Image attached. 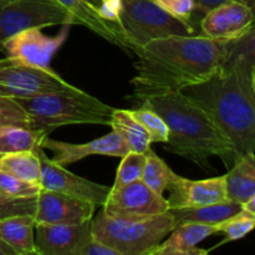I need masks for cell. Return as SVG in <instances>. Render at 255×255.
Returning a JSON list of instances; mask_svg holds the SVG:
<instances>
[{
  "mask_svg": "<svg viewBox=\"0 0 255 255\" xmlns=\"http://www.w3.org/2000/svg\"><path fill=\"white\" fill-rule=\"evenodd\" d=\"M232 41L201 34L168 36L133 50L136 75L131 80L133 92L129 99L143 102L209 79L224 66Z\"/></svg>",
  "mask_w": 255,
  "mask_h": 255,
  "instance_id": "6da1fadb",
  "label": "cell"
},
{
  "mask_svg": "<svg viewBox=\"0 0 255 255\" xmlns=\"http://www.w3.org/2000/svg\"><path fill=\"white\" fill-rule=\"evenodd\" d=\"M179 92L203 109L228 137L236 158L254 153L255 94L251 75L223 66L209 79Z\"/></svg>",
  "mask_w": 255,
  "mask_h": 255,
  "instance_id": "7a4b0ae2",
  "label": "cell"
},
{
  "mask_svg": "<svg viewBox=\"0 0 255 255\" xmlns=\"http://www.w3.org/2000/svg\"><path fill=\"white\" fill-rule=\"evenodd\" d=\"M142 105L156 111L168 126L164 149L209 169L208 159L217 156L226 163L236 161L228 137L203 109L182 92L152 97Z\"/></svg>",
  "mask_w": 255,
  "mask_h": 255,
  "instance_id": "3957f363",
  "label": "cell"
},
{
  "mask_svg": "<svg viewBox=\"0 0 255 255\" xmlns=\"http://www.w3.org/2000/svg\"><path fill=\"white\" fill-rule=\"evenodd\" d=\"M16 101L26 112L30 127L47 133L57 127L70 125L110 126L115 110L77 87Z\"/></svg>",
  "mask_w": 255,
  "mask_h": 255,
  "instance_id": "277c9868",
  "label": "cell"
},
{
  "mask_svg": "<svg viewBox=\"0 0 255 255\" xmlns=\"http://www.w3.org/2000/svg\"><path fill=\"white\" fill-rule=\"evenodd\" d=\"M176 227L171 212L143 218H119L104 212L91 221V234L120 255H151Z\"/></svg>",
  "mask_w": 255,
  "mask_h": 255,
  "instance_id": "5b68a950",
  "label": "cell"
},
{
  "mask_svg": "<svg viewBox=\"0 0 255 255\" xmlns=\"http://www.w3.org/2000/svg\"><path fill=\"white\" fill-rule=\"evenodd\" d=\"M117 24L132 54L153 40L199 34L192 22L173 16L153 0H120Z\"/></svg>",
  "mask_w": 255,
  "mask_h": 255,
  "instance_id": "8992f818",
  "label": "cell"
},
{
  "mask_svg": "<svg viewBox=\"0 0 255 255\" xmlns=\"http://www.w3.org/2000/svg\"><path fill=\"white\" fill-rule=\"evenodd\" d=\"M77 24L57 0H11L0 5V51L6 37L31 27Z\"/></svg>",
  "mask_w": 255,
  "mask_h": 255,
  "instance_id": "52a82bcc",
  "label": "cell"
},
{
  "mask_svg": "<svg viewBox=\"0 0 255 255\" xmlns=\"http://www.w3.org/2000/svg\"><path fill=\"white\" fill-rule=\"evenodd\" d=\"M74 87L52 69L29 66L6 56L0 59V97L30 99Z\"/></svg>",
  "mask_w": 255,
  "mask_h": 255,
  "instance_id": "ba28073f",
  "label": "cell"
},
{
  "mask_svg": "<svg viewBox=\"0 0 255 255\" xmlns=\"http://www.w3.org/2000/svg\"><path fill=\"white\" fill-rule=\"evenodd\" d=\"M71 25H64L56 36H46L39 27L22 30L1 42V51L6 57L29 66L51 69V60L66 41Z\"/></svg>",
  "mask_w": 255,
  "mask_h": 255,
  "instance_id": "9c48e42d",
  "label": "cell"
},
{
  "mask_svg": "<svg viewBox=\"0 0 255 255\" xmlns=\"http://www.w3.org/2000/svg\"><path fill=\"white\" fill-rule=\"evenodd\" d=\"M35 151L39 154L41 163L40 186L44 191L57 192L65 196L87 201L96 207L104 206L111 188L76 176L61 164L55 163L46 156L41 146L37 147Z\"/></svg>",
  "mask_w": 255,
  "mask_h": 255,
  "instance_id": "30bf717a",
  "label": "cell"
},
{
  "mask_svg": "<svg viewBox=\"0 0 255 255\" xmlns=\"http://www.w3.org/2000/svg\"><path fill=\"white\" fill-rule=\"evenodd\" d=\"M106 216L119 218H143L169 211L167 198L152 191L142 181L133 182L119 189H111L102 206Z\"/></svg>",
  "mask_w": 255,
  "mask_h": 255,
  "instance_id": "8fae6325",
  "label": "cell"
},
{
  "mask_svg": "<svg viewBox=\"0 0 255 255\" xmlns=\"http://www.w3.org/2000/svg\"><path fill=\"white\" fill-rule=\"evenodd\" d=\"M255 15L247 2L231 0L209 10L199 21V34L214 40H237L254 26Z\"/></svg>",
  "mask_w": 255,
  "mask_h": 255,
  "instance_id": "7c38bea8",
  "label": "cell"
},
{
  "mask_svg": "<svg viewBox=\"0 0 255 255\" xmlns=\"http://www.w3.org/2000/svg\"><path fill=\"white\" fill-rule=\"evenodd\" d=\"M96 206L87 201L42 189L36 199V224H81L94 218Z\"/></svg>",
  "mask_w": 255,
  "mask_h": 255,
  "instance_id": "4fadbf2b",
  "label": "cell"
},
{
  "mask_svg": "<svg viewBox=\"0 0 255 255\" xmlns=\"http://www.w3.org/2000/svg\"><path fill=\"white\" fill-rule=\"evenodd\" d=\"M41 147L51 152L52 161L61 166L75 163L89 156L124 157L129 152L124 139L114 129L110 133L87 143H69V142L55 141L46 136L42 141Z\"/></svg>",
  "mask_w": 255,
  "mask_h": 255,
  "instance_id": "5bb4252c",
  "label": "cell"
},
{
  "mask_svg": "<svg viewBox=\"0 0 255 255\" xmlns=\"http://www.w3.org/2000/svg\"><path fill=\"white\" fill-rule=\"evenodd\" d=\"M91 236V221L81 224H35L37 255H79Z\"/></svg>",
  "mask_w": 255,
  "mask_h": 255,
  "instance_id": "9a60e30c",
  "label": "cell"
},
{
  "mask_svg": "<svg viewBox=\"0 0 255 255\" xmlns=\"http://www.w3.org/2000/svg\"><path fill=\"white\" fill-rule=\"evenodd\" d=\"M167 191L169 209L207 206L228 199L224 176L192 181L176 174Z\"/></svg>",
  "mask_w": 255,
  "mask_h": 255,
  "instance_id": "2e32d148",
  "label": "cell"
},
{
  "mask_svg": "<svg viewBox=\"0 0 255 255\" xmlns=\"http://www.w3.org/2000/svg\"><path fill=\"white\" fill-rule=\"evenodd\" d=\"M214 233H218L217 226L202 223L178 224L158 247L151 252V255H204L209 251L197 248V244Z\"/></svg>",
  "mask_w": 255,
  "mask_h": 255,
  "instance_id": "e0dca14e",
  "label": "cell"
},
{
  "mask_svg": "<svg viewBox=\"0 0 255 255\" xmlns=\"http://www.w3.org/2000/svg\"><path fill=\"white\" fill-rule=\"evenodd\" d=\"M57 1L74 15L77 25H82L91 31L96 32L102 39L116 45L124 51L131 52L125 41L124 32L119 24L105 16L100 10L89 4L86 0H57Z\"/></svg>",
  "mask_w": 255,
  "mask_h": 255,
  "instance_id": "ac0fdd59",
  "label": "cell"
},
{
  "mask_svg": "<svg viewBox=\"0 0 255 255\" xmlns=\"http://www.w3.org/2000/svg\"><path fill=\"white\" fill-rule=\"evenodd\" d=\"M35 224L32 214L0 219V239L16 255H37L35 247Z\"/></svg>",
  "mask_w": 255,
  "mask_h": 255,
  "instance_id": "d6986e66",
  "label": "cell"
},
{
  "mask_svg": "<svg viewBox=\"0 0 255 255\" xmlns=\"http://www.w3.org/2000/svg\"><path fill=\"white\" fill-rule=\"evenodd\" d=\"M226 188L228 199L246 204L255 196V156L254 153L237 157L227 174Z\"/></svg>",
  "mask_w": 255,
  "mask_h": 255,
  "instance_id": "ffe728a7",
  "label": "cell"
},
{
  "mask_svg": "<svg viewBox=\"0 0 255 255\" xmlns=\"http://www.w3.org/2000/svg\"><path fill=\"white\" fill-rule=\"evenodd\" d=\"M243 209V204L231 201V199H227V201L207 204V206L169 209V212H171L172 217H173L176 226L186 223V222L218 226L219 223L227 221L231 217L236 216L237 213H239Z\"/></svg>",
  "mask_w": 255,
  "mask_h": 255,
  "instance_id": "44dd1931",
  "label": "cell"
},
{
  "mask_svg": "<svg viewBox=\"0 0 255 255\" xmlns=\"http://www.w3.org/2000/svg\"><path fill=\"white\" fill-rule=\"evenodd\" d=\"M111 128L121 136L129 152H144L151 148L152 139L148 132L131 115L129 110L115 109L112 112Z\"/></svg>",
  "mask_w": 255,
  "mask_h": 255,
  "instance_id": "7402d4cb",
  "label": "cell"
},
{
  "mask_svg": "<svg viewBox=\"0 0 255 255\" xmlns=\"http://www.w3.org/2000/svg\"><path fill=\"white\" fill-rule=\"evenodd\" d=\"M47 134L49 133L42 129H34L30 127H0V154L34 151L41 146Z\"/></svg>",
  "mask_w": 255,
  "mask_h": 255,
  "instance_id": "603a6c76",
  "label": "cell"
},
{
  "mask_svg": "<svg viewBox=\"0 0 255 255\" xmlns=\"http://www.w3.org/2000/svg\"><path fill=\"white\" fill-rule=\"evenodd\" d=\"M0 171L24 181L40 183L41 163L39 154L35 149L2 154L0 157Z\"/></svg>",
  "mask_w": 255,
  "mask_h": 255,
  "instance_id": "cb8c5ba5",
  "label": "cell"
},
{
  "mask_svg": "<svg viewBox=\"0 0 255 255\" xmlns=\"http://www.w3.org/2000/svg\"><path fill=\"white\" fill-rule=\"evenodd\" d=\"M224 67H234L252 75L255 67V26L242 37L232 41Z\"/></svg>",
  "mask_w": 255,
  "mask_h": 255,
  "instance_id": "d4e9b609",
  "label": "cell"
},
{
  "mask_svg": "<svg viewBox=\"0 0 255 255\" xmlns=\"http://www.w3.org/2000/svg\"><path fill=\"white\" fill-rule=\"evenodd\" d=\"M146 156L147 161L141 181L146 186H148L152 191L163 196V193L168 188L169 183L173 181L176 173L151 148L146 152Z\"/></svg>",
  "mask_w": 255,
  "mask_h": 255,
  "instance_id": "484cf974",
  "label": "cell"
},
{
  "mask_svg": "<svg viewBox=\"0 0 255 255\" xmlns=\"http://www.w3.org/2000/svg\"><path fill=\"white\" fill-rule=\"evenodd\" d=\"M146 152H128L122 157L119 169L116 172L114 186L111 189H119L133 182L141 181L146 166Z\"/></svg>",
  "mask_w": 255,
  "mask_h": 255,
  "instance_id": "4316f807",
  "label": "cell"
},
{
  "mask_svg": "<svg viewBox=\"0 0 255 255\" xmlns=\"http://www.w3.org/2000/svg\"><path fill=\"white\" fill-rule=\"evenodd\" d=\"M129 112L148 132L152 143L153 142H159V143L167 142V139H168V126L156 111L144 106V105H141V107L136 110H129Z\"/></svg>",
  "mask_w": 255,
  "mask_h": 255,
  "instance_id": "83f0119b",
  "label": "cell"
},
{
  "mask_svg": "<svg viewBox=\"0 0 255 255\" xmlns=\"http://www.w3.org/2000/svg\"><path fill=\"white\" fill-rule=\"evenodd\" d=\"M217 228H218V233L222 232V233L226 234V239L218 246H222L227 242L238 241V239L244 238L247 234L251 233L255 228V216L251 212L243 209L236 216L219 223Z\"/></svg>",
  "mask_w": 255,
  "mask_h": 255,
  "instance_id": "f1b7e54d",
  "label": "cell"
},
{
  "mask_svg": "<svg viewBox=\"0 0 255 255\" xmlns=\"http://www.w3.org/2000/svg\"><path fill=\"white\" fill-rule=\"evenodd\" d=\"M0 191L12 198H32L42 191L40 183L27 182L0 171Z\"/></svg>",
  "mask_w": 255,
  "mask_h": 255,
  "instance_id": "f546056e",
  "label": "cell"
},
{
  "mask_svg": "<svg viewBox=\"0 0 255 255\" xmlns=\"http://www.w3.org/2000/svg\"><path fill=\"white\" fill-rule=\"evenodd\" d=\"M4 126L30 127L29 117L16 100L0 97V127Z\"/></svg>",
  "mask_w": 255,
  "mask_h": 255,
  "instance_id": "4dcf8cb0",
  "label": "cell"
},
{
  "mask_svg": "<svg viewBox=\"0 0 255 255\" xmlns=\"http://www.w3.org/2000/svg\"><path fill=\"white\" fill-rule=\"evenodd\" d=\"M36 199L32 198H12L0 191V219L21 214H32L36 211Z\"/></svg>",
  "mask_w": 255,
  "mask_h": 255,
  "instance_id": "1f68e13d",
  "label": "cell"
},
{
  "mask_svg": "<svg viewBox=\"0 0 255 255\" xmlns=\"http://www.w3.org/2000/svg\"><path fill=\"white\" fill-rule=\"evenodd\" d=\"M153 1L173 16L191 22L196 7L194 0H153Z\"/></svg>",
  "mask_w": 255,
  "mask_h": 255,
  "instance_id": "d6a6232c",
  "label": "cell"
},
{
  "mask_svg": "<svg viewBox=\"0 0 255 255\" xmlns=\"http://www.w3.org/2000/svg\"><path fill=\"white\" fill-rule=\"evenodd\" d=\"M79 255H120V253L91 236L82 246Z\"/></svg>",
  "mask_w": 255,
  "mask_h": 255,
  "instance_id": "836d02e7",
  "label": "cell"
},
{
  "mask_svg": "<svg viewBox=\"0 0 255 255\" xmlns=\"http://www.w3.org/2000/svg\"><path fill=\"white\" fill-rule=\"evenodd\" d=\"M227 1H231V0H194V2H196V7H194V12L193 15H192L191 22L194 25V26H196L197 24H198L199 26V21H201V19L209 11V10L214 9V7L218 6V5L223 4V2H227ZM239 1L247 2L248 0H239Z\"/></svg>",
  "mask_w": 255,
  "mask_h": 255,
  "instance_id": "e575fe53",
  "label": "cell"
},
{
  "mask_svg": "<svg viewBox=\"0 0 255 255\" xmlns=\"http://www.w3.org/2000/svg\"><path fill=\"white\" fill-rule=\"evenodd\" d=\"M89 4L96 7L105 16L117 22V11H119L120 0H86Z\"/></svg>",
  "mask_w": 255,
  "mask_h": 255,
  "instance_id": "d590c367",
  "label": "cell"
},
{
  "mask_svg": "<svg viewBox=\"0 0 255 255\" xmlns=\"http://www.w3.org/2000/svg\"><path fill=\"white\" fill-rule=\"evenodd\" d=\"M0 255H16V253L6 243H4L0 239Z\"/></svg>",
  "mask_w": 255,
  "mask_h": 255,
  "instance_id": "8d00e7d4",
  "label": "cell"
},
{
  "mask_svg": "<svg viewBox=\"0 0 255 255\" xmlns=\"http://www.w3.org/2000/svg\"><path fill=\"white\" fill-rule=\"evenodd\" d=\"M243 207H244V209H246V211L251 212V213H253L255 216V196L253 197V198L249 199V201L247 202L246 204H243Z\"/></svg>",
  "mask_w": 255,
  "mask_h": 255,
  "instance_id": "74e56055",
  "label": "cell"
},
{
  "mask_svg": "<svg viewBox=\"0 0 255 255\" xmlns=\"http://www.w3.org/2000/svg\"><path fill=\"white\" fill-rule=\"evenodd\" d=\"M251 81H252V87H253V91H254V94H255V67L253 69V71H252Z\"/></svg>",
  "mask_w": 255,
  "mask_h": 255,
  "instance_id": "f35d334b",
  "label": "cell"
},
{
  "mask_svg": "<svg viewBox=\"0 0 255 255\" xmlns=\"http://www.w3.org/2000/svg\"><path fill=\"white\" fill-rule=\"evenodd\" d=\"M247 4H248L253 10L255 9V0H248V1H247Z\"/></svg>",
  "mask_w": 255,
  "mask_h": 255,
  "instance_id": "ab89813d",
  "label": "cell"
},
{
  "mask_svg": "<svg viewBox=\"0 0 255 255\" xmlns=\"http://www.w3.org/2000/svg\"><path fill=\"white\" fill-rule=\"evenodd\" d=\"M9 1H11V0H0V5H4Z\"/></svg>",
  "mask_w": 255,
  "mask_h": 255,
  "instance_id": "60d3db41",
  "label": "cell"
},
{
  "mask_svg": "<svg viewBox=\"0 0 255 255\" xmlns=\"http://www.w3.org/2000/svg\"><path fill=\"white\" fill-rule=\"evenodd\" d=\"M253 11H254V15H255V9L253 10ZM254 26H255V19H254Z\"/></svg>",
  "mask_w": 255,
  "mask_h": 255,
  "instance_id": "b9f144b4",
  "label": "cell"
},
{
  "mask_svg": "<svg viewBox=\"0 0 255 255\" xmlns=\"http://www.w3.org/2000/svg\"><path fill=\"white\" fill-rule=\"evenodd\" d=\"M2 156V154H0V157H1Z\"/></svg>",
  "mask_w": 255,
  "mask_h": 255,
  "instance_id": "7bdbcfd3",
  "label": "cell"
}]
</instances>
